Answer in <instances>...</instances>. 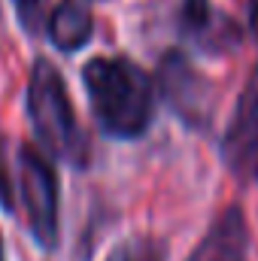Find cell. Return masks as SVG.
Instances as JSON below:
<instances>
[{
	"label": "cell",
	"mask_w": 258,
	"mask_h": 261,
	"mask_svg": "<svg viewBox=\"0 0 258 261\" xmlns=\"http://www.w3.org/2000/svg\"><path fill=\"white\" fill-rule=\"evenodd\" d=\"M97 125L116 140L143 137L155 116V85L143 67L128 58H91L82 67Z\"/></svg>",
	"instance_id": "obj_1"
},
{
	"label": "cell",
	"mask_w": 258,
	"mask_h": 261,
	"mask_svg": "<svg viewBox=\"0 0 258 261\" xmlns=\"http://www.w3.org/2000/svg\"><path fill=\"white\" fill-rule=\"evenodd\" d=\"M28 119L37 140L67 164H88V137L79 128L67 85L52 61L40 58L28 79Z\"/></svg>",
	"instance_id": "obj_2"
},
{
	"label": "cell",
	"mask_w": 258,
	"mask_h": 261,
	"mask_svg": "<svg viewBox=\"0 0 258 261\" xmlns=\"http://www.w3.org/2000/svg\"><path fill=\"white\" fill-rule=\"evenodd\" d=\"M18 189L28 216V228L43 249L58 243V176L43 152L34 146L18 149Z\"/></svg>",
	"instance_id": "obj_3"
},
{
	"label": "cell",
	"mask_w": 258,
	"mask_h": 261,
	"mask_svg": "<svg viewBox=\"0 0 258 261\" xmlns=\"http://www.w3.org/2000/svg\"><path fill=\"white\" fill-rule=\"evenodd\" d=\"M158 85H161V97L179 116V122H186L192 128H207L210 125L213 103H216V97L210 94L213 85H210V79H203L194 70V64L186 55L167 52L161 58Z\"/></svg>",
	"instance_id": "obj_4"
},
{
	"label": "cell",
	"mask_w": 258,
	"mask_h": 261,
	"mask_svg": "<svg viewBox=\"0 0 258 261\" xmlns=\"http://www.w3.org/2000/svg\"><path fill=\"white\" fill-rule=\"evenodd\" d=\"M222 155L231 173H237L240 179L258 182V67L252 70L237 100L231 128L222 143Z\"/></svg>",
	"instance_id": "obj_5"
},
{
	"label": "cell",
	"mask_w": 258,
	"mask_h": 261,
	"mask_svg": "<svg viewBox=\"0 0 258 261\" xmlns=\"http://www.w3.org/2000/svg\"><path fill=\"white\" fill-rule=\"evenodd\" d=\"M249 228L240 206H228L192 249L189 261H246Z\"/></svg>",
	"instance_id": "obj_6"
},
{
	"label": "cell",
	"mask_w": 258,
	"mask_h": 261,
	"mask_svg": "<svg viewBox=\"0 0 258 261\" xmlns=\"http://www.w3.org/2000/svg\"><path fill=\"white\" fill-rule=\"evenodd\" d=\"M94 21L82 0H61L49 15V37L61 52H76L91 40Z\"/></svg>",
	"instance_id": "obj_7"
},
{
	"label": "cell",
	"mask_w": 258,
	"mask_h": 261,
	"mask_svg": "<svg viewBox=\"0 0 258 261\" xmlns=\"http://www.w3.org/2000/svg\"><path fill=\"white\" fill-rule=\"evenodd\" d=\"M179 18H183L186 34L197 43H213V31H225V34L231 31L228 21H213L216 12H213L210 0H183Z\"/></svg>",
	"instance_id": "obj_8"
},
{
	"label": "cell",
	"mask_w": 258,
	"mask_h": 261,
	"mask_svg": "<svg viewBox=\"0 0 258 261\" xmlns=\"http://www.w3.org/2000/svg\"><path fill=\"white\" fill-rule=\"evenodd\" d=\"M107 261H164V249L155 240H125L110 252Z\"/></svg>",
	"instance_id": "obj_9"
},
{
	"label": "cell",
	"mask_w": 258,
	"mask_h": 261,
	"mask_svg": "<svg viewBox=\"0 0 258 261\" xmlns=\"http://www.w3.org/2000/svg\"><path fill=\"white\" fill-rule=\"evenodd\" d=\"M12 9H15L18 24H21L28 34H37V31H40V21H43V0H12Z\"/></svg>",
	"instance_id": "obj_10"
},
{
	"label": "cell",
	"mask_w": 258,
	"mask_h": 261,
	"mask_svg": "<svg viewBox=\"0 0 258 261\" xmlns=\"http://www.w3.org/2000/svg\"><path fill=\"white\" fill-rule=\"evenodd\" d=\"M0 206L6 213L15 210V195H12V176H9V167H6V149H3V140H0Z\"/></svg>",
	"instance_id": "obj_11"
},
{
	"label": "cell",
	"mask_w": 258,
	"mask_h": 261,
	"mask_svg": "<svg viewBox=\"0 0 258 261\" xmlns=\"http://www.w3.org/2000/svg\"><path fill=\"white\" fill-rule=\"evenodd\" d=\"M246 6H249V28L258 40V0H246Z\"/></svg>",
	"instance_id": "obj_12"
},
{
	"label": "cell",
	"mask_w": 258,
	"mask_h": 261,
	"mask_svg": "<svg viewBox=\"0 0 258 261\" xmlns=\"http://www.w3.org/2000/svg\"><path fill=\"white\" fill-rule=\"evenodd\" d=\"M0 261H6V252H3V237H0Z\"/></svg>",
	"instance_id": "obj_13"
}]
</instances>
